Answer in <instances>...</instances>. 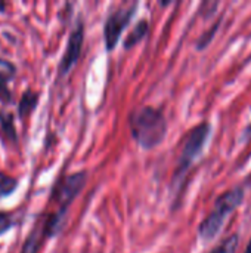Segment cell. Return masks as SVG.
I'll list each match as a JSON object with an SVG mask.
<instances>
[{
    "instance_id": "obj_2",
    "label": "cell",
    "mask_w": 251,
    "mask_h": 253,
    "mask_svg": "<svg viewBox=\"0 0 251 253\" xmlns=\"http://www.w3.org/2000/svg\"><path fill=\"white\" fill-rule=\"evenodd\" d=\"M130 135L143 150L158 147L167 135V119L163 110L152 105L135 108L129 116Z\"/></svg>"
},
{
    "instance_id": "obj_5",
    "label": "cell",
    "mask_w": 251,
    "mask_h": 253,
    "mask_svg": "<svg viewBox=\"0 0 251 253\" xmlns=\"http://www.w3.org/2000/svg\"><path fill=\"white\" fill-rule=\"evenodd\" d=\"M136 9H138V1L121 4L107 16L104 24V40H105V49L108 52H112L118 44L123 31L127 28L132 18L135 16Z\"/></svg>"
},
{
    "instance_id": "obj_8",
    "label": "cell",
    "mask_w": 251,
    "mask_h": 253,
    "mask_svg": "<svg viewBox=\"0 0 251 253\" xmlns=\"http://www.w3.org/2000/svg\"><path fill=\"white\" fill-rule=\"evenodd\" d=\"M149 31V24H148V19H141L136 22V25L132 28L130 34L127 36V39L124 40L123 46L124 49H130L133 46H136L139 42H142L145 39V36L148 34Z\"/></svg>"
},
{
    "instance_id": "obj_11",
    "label": "cell",
    "mask_w": 251,
    "mask_h": 253,
    "mask_svg": "<svg viewBox=\"0 0 251 253\" xmlns=\"http://www.w3.org/2000/svg\"><path fill=\"white\" fill-rule=\"evenodd\" d=\"M19 185V181L16 178H12L3 172H0V197H7L16 191Z\"/></svg>"
},
{
    "instance_id": "obj_1",
    "label": "cell",
    "mask_w": 251,
    "mask_h": 253,
    "mask_svg": "<svg viewBox=\"0 0 251 253\" xmlns=\"http://www.w3.org/2000/svg\"><path fill=\"white\" fill-rule=\"evenodd\" d=\"M86 182L87 172L83 170L64 176L59 179V182H56V185L52 188L47 209L41 212V215L37 218L34 227L31 228L22 245L21 253H38L47 240L59 234L70 206L81 193Z\"/></svg>"
},
{
    "instance_id": "obj_12",
    "label": "cell",
    "mask_w": 251,
    "mask_h": 253,
    "mask_svg": "<svg viewBox=\"0 0 251 253\" xmlns=\"http://www.w3.org/2000/svg\"><path fill=\"white\" fill-rule=\"evenodd\" d=\"M238 243H240L238 234L228 236L226 239H223L210 253H235L237 249H238Z\"/></svg>"
},
{
    "instance_id": "obj_4",
    "label": "cell",
    "mask_w": 251,
    "mask_h": 253,
    "mask_svg": "<svg viewBox=\"0 0 251 253\" xmlns=\"http://www.w3.org/2000/svg\"><path fill=\"white\" fill-rule=\"evenodd\" d=\"M210 132H212L210 123L201 122L186 133L183 144H182V150H180V156H179L176 169L173 172V188H175V191H180L189 169L192 168L194 162L203 153V150L207 144V139L210 136Z\"/></svg>"
},
{
    "instance_id": "obj_10",
    "label": "cell",
    "mask_w": 251,
    "mask_h": 253,
    "mask_svg": "<svg viewBox=\"0 0 251 253\" xmlns=\"http://www.w3.org/2000/svg\"><path fill=\"white\" fill-rule=\"evenodd\" d=\"M0 126L3 130V136L10 142H16V130L13 125V116L3 108H0Z\"/></svg>"
},
{
    "instance_id": "obj_3",
    "label": "cell",
    "mask_w": 251,
    "mask_h": 253,
    "mask_svg": "<svg viewBox=\"0 0 251 253\" xmlns=\"http://www.w3.org/2000/svg\"><path fill=\"white\" fill-rule=\"evenodd\" d=\"M246 197V188L244 185H238L235 188H231L225 193H222L212 209V212L201 221L198 227V236L204 242H210L217 237L220 233L226 218L235 212L244 202Z\"/></svg>"
},
{
    "instance_id": "obj_9",
    "label": "cell",
    "mask_w": 251,
    "mask_h": 253,
    "mask_svg": "<svg viewBox=\"0 0 251 253\" xmlns=\"http://www.w3.org/2000/svg\"><path fill=\"white\" fill-rule=\"evenodd\" d=\"M37 102H38V93L37 92H33L31 89L24 92V95L21 96V99L18 102V114H19V117L27 119L34 111V108L37 107Z\"/></svg>"
},
{
    "instance_id": "obj_13",
    "label": "cell",
    "mask_w": 251,
    "mask_h": 253,
    "mask_svg": "<svg viewBox=\"0 0 251 253\" xmlns=\"http://www.w3.org/2000/svg\"><path fill=\"white\" fill-rule=\"evenodd\" d=\"M219 27H220V21H217V22L210 28V31H206V33L200 37V40L197 42V49H198V50L206 49V47L212 43V40L215 39V34L217 33Z\"/></svg>"
},
{
    "instance_id": "obj_14",
    "label": "cell",
    "mask_w": 251,
    "mask_h": 253,
    "mask_svg": "<svg viewBox=\"0 0 251 253\" xmlns=\"http://www.w3.org/2000/svg\"><path fill=\"white\" fill-rule=\"evenodd\" d=\"M13 227H15V216H13V213L1 212L0 211V236L7 233Z\"/></svg>"
},
{
    "instance_id": "obj_6",
    "label": "cell",
    "mask_w": 251,
    "mask_h": 253,
    "mask_svg": "<svg viewBox=\"0 0 251 253\" xmlns=\"http://www.w3.org/2000/svg\"><path fill=\"white\" fill-rule=\"evenodd\" d=\"M83 42H84V24H83L81 19H78L77 24L74 25V28L70 33L64 55L61 58L59 76H67L72 70V67L78 62V59L81 56Z\"/></svg>"
},
{
    "instance_id": "obj_15",
    "label": "cell",
    "mask_w": 251,
    "mask_h": 253,
    "mask_svg": "<svg viewBox=\"0 0 251 253\" xmlns=\"http://www.w3.org/2000/svg\"><path fill=\"white\" fill-rule=\"evenodd\" d=\"M244 253H251V239L250 242H249V245H247V248H246V252Z\"/></svg>"
},
{
    "instance_id": "obj_7",
    "label": "cell",
    "mask_w": 251,
    "mask_h": 253,
    "mask_svg": "<svg viewBox=\"0 0 251 253\" xmlns=\"http://www.w3.org/2000/svg\"><path fill=\"white\" fill-rule=\"evenodd\" d=\"M16 67L9 59L0 58V101L1 104L12 102V93L9 90V82L15 77Z\"/></svg>"
}]
</instances>
